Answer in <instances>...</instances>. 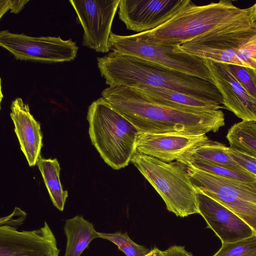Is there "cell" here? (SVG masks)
Segmentation results:
<instances>
[{"instance_id":"obj_16","label":"cell","mask_w":256,"mask_h":256,"mask_svg":"<svg viewBox=\"0 0 256 256\" xmlns=\"http://www.w3.org/2000/svg\"><path fill=\"white\" fill-rule=\"evenodd\" d=\"M10 109V116L20 149L29 166H34L43 146L40 124L30 114L28 105L21 98L12 102Z\"/></svg>"},{"instance_id":"obj_21","label":"cell","mask_w":256,"mask_h":256,"mask_svg":"<svg viewBox=\"0 0 256 256\" xmlns=\"http://www.w3.org/2000/svg\"><path fill=\"white\" fill-rule=\"evenodd\" d=\"M230 148L256 157V122L242 120L232 126L226 136Z\"/></svg>"},{"instance_id":"obj_1","label":"cell","mask_w":256,"mask_h":256,"mask_svg":"<svg viewBox=\"0 0 256 256\" xmlns=\"http://www.w3.org/2000/svg\"><path fill=\"white\" fill-rule=\"evenodd\" d=\"M102 96L141 132L206 134L216 132L225 125L224 114L220 110L192 111L166 107L134 88L108 86Z\"/></svg>"},{"instance_id":"obj_23","label":"cell","mask_w":256,"mask_h":256,"mask_svg":"<svg viewBox=\"0 0 256 256\" xmlns=\"http://www.w3.org/2000/svg\"><path fill=\"white\" fill-rule=\"evenodd\" d=\"M98 238L108 240L123 252L126 256H146L150 250L145 246L134 242L127 232L104 233L98 232Z\"/></svg>"},{"instance_id":"obj_12","label":"cell","mask_w":256,"mask_h":256,"mask_svg":"<svg viewBox=\"0 0 256 256\" xmlns=\"http://www.w3.org/2000/svg\"><path fill=\"white\" fill-rule=\"evenodd\" d=\"M60 250L48 224L38 229L18 231L0 226V256H59Z\"/></svg>"},{"instance_id":"obj_19","label":"cell","mask_w":256,"mask_h":256,"mask_svg":"<svg viewBox=\"0 0 256 256\" xmlns=\"http://www.w3.org/2000/svg\"><path fill=\"white\" fill-rule=\"evenodd\" d=\"M36 165L42 174L54 205L62 212L68 197V191L64 190L60 174V168L56 158H45L40 155Z\"/></svg>"},{"instance_id":"obj_3","label":"cell","mask_w":256,"mask_h":256,"mask_svg":"<svg viewBox=\"0 0 256 256\" xmlns=\"http://www.w3.org/2000/svg\"><path fill=\"white\" fill-rule=\"evenodd\" d=\"M254 6L242 8L228 0L203 6L192 2L160 26L140 32L151 41L174 45L224 28L253 22Z\"/></svg>"},{"instance_id":"obj_26","label":"cell","mask_w":256,"mask_h":256,"mask_svg":"<svg viewBox=\"0 0 256 256\" xmlns=\"http://www.w3.org/2000/svg\"><path fill=\"white\" fill-rule=\"evenodd\" d=\"M236 56L242 66L250 58H256V33L252 36L238 49Z\"/></svg>"},{"instance_id":"obj_15","label":"cell","mask_w":256,"mask_h":256,"mask_svg":"<svg viewBox=\"0 0 256 256\" xmlns=\"http://www.w3.org/2000/svg\"><path fill=\"white\" fill-rule=\"evenodd\" d=\"M225 108L242 120L256 122V99L250 96L230 70L228 64L205 60Z\"/></svg>"},{"instance_id":"obj_2","label":"cell","mask_w":256,"mask_h":256,"mask_svg":"<svg viewBox=\"0 0 256 256\" xmlns=\"http://www.w3.org/2000/svg\"><path fill=\"white\" fill-rule=\"evenodd\" d=\"M101 75L109 86H150L170 89L223 104V98L212 83L136 56L112 52L98 58Z\"/></svg>"},{"instance_id":"obj_9","label":"cell","mask_w":256,"mask_h":256,"mask_svg":"<svg viewBox=\"0 0 256 256\" xmlns=\"http://www.w3.org/2000/svg\"><path fill=\"white\" fill-rule=\"evenodd\" d=\"M256 33V28L252 23L240 24L197 37L181 44L179 48L185 52L214 62L242 66L236 54Z\"/></svg>"},{"instance_id":"obj_13","label":"cell","mask_w":256,"mask_h":256,"mask_svg":"<svg viewBox=\"0 0 256 256\" xmlns=\"http://www.w3.org/2000/svg\"><path fill=\"white\" fill-rule=\"evenodd\" d=\"M208 140L206 134L138 132L136 140V152L170 162L180 160L189 150Z\"/></svg>"},{"instance_id":"obj_24","label":"cell","mask_w":256,"mask_h":256,"mask_svg":"<svg viewBox=\"0 0 256 256\" xmlns=\"http://www.w3.org/2000/svg\"><path fill=\"white\" fill-rule=\"evenodd\" d=\"M213 256H256V234L234 242L223 244Z\"/></svg>"},{"instance_id":"obj_18","label":"cell","mask_w":256,"mask_h":256,"mask_svg":"<svg viewBox=\"0 0 256 256\" xmlns=\"http://www.w3.org/2000/svg\"><path fill=\"white\" fill-rule=\"evenodd\" d=\"M64 230L66 238L64 256H80L90 242L98 238L94 224L82 216L66 220Z\"/></svg>"},{"instance_id":"obj_11","label":"cell","mask_w":256,"mask_h":256,"mask_svg":"<svg viewBox=\"0 0 256 256\" xmlns=\"http://www.w3.org/2000/svg\"><path fill=\"white\" fill-rule=\"evenodd\" d=\"M192 2L190 0H120V19L128 30H152Z\"/></svg>"},{"instance_id":"obj_8","label":"cell","mask_w":256,"mask_h":256,"mask_svg":"<svg viewBox=\"0 0 256 256\" xmlns=\"http://www.w3.org/2000/svg\"><path fill=\"white\" fill-rule=\"evenodd\" d=\"M0 46L20 60L44 62L74 60L78 47L72 39L60 36H32L14 34L8 30L0 32Z\"/></svg>"},{"instance_id":"obj_7","label":"cell","mask_w":256,"mask_h":256,"mask_svg":"<svg viewBox=\"0 0 256 256\" xmlns=\"http://www.w3.org/2000/svg\"><path fill=\"white\" fill-rule=\"evenodd\" d=\"M184 165L194 189L230 210L256 234V180L243 181L224 178L190 164Z\"/></svg>"},{"instance_id":"obj_34","label":"cell","mask_w":256,"mask_h":256,"mask_svg":"<svg viewBox=\"0 0 256 256\" xmlns=\"http://www.w3.org/2000/svg\"><path fill=\"white\" fill-rule=\"evenodd\" d=\"M246 155L248 159H250V160L254 162L255 164H256V157L250 156L246 154Z\"/></svg>"},{"instance_id":"obj_31","label":"cell","mask_w":256,"mask_h":256,"mask_svg":"<svg viewBox=\"0 0 256 256\" xmlns=\"http://www.w3.org/2000/svg\"><path fill=\"white\" fill-rule=\"evenodd\" d=\"M146 256H166L164 251H162L157 248L151 250Z\"/></svg>"},{"instance_id":"obj_27","label":"cell","mask_w":256,"mask_h":256,"mask_svg":"<svg viewBox=\"0 0 256 256\" xmlns=\"http://www.w3.org/2000/svg\"><path fill=\"white\" fill-rule=\"evenodd\" d=\"M26 213L18 207H15L10 215L2 217L0 219V226H7L14 229L23 224L26 218Z\"/></svg>"},{"instance_id":"obj_28","label":"cell","mask_w":256,"mask_h":256,"mask_svg":"<svg viewBox=\"0 0 256 256\" xmlns=\"http://www.w3.org/2000/svg\"><path fill=\"white\" fill-rule=\"evenodd\" d=\"M228 152L230 157L245 170L256 176V164L248 159L246 155L230 147Z\"/></svg>"},{"instance_id":"obj_25","label":"cell","mask_w":256,"mask_h":256,"mask_svg":"<svg viewBox=\"0 0 256 256\" xmlns=\"http://www.w3.org/2000/svg\"><path fill=\"white\" fill-rule=\"evenodd\" d=\"M232 75L247 92L256 99V70L237 64H228Z\"/></svg>"},{"instance_id":"obj_4","label":"cell","mask_w":256,"mask_h":256,"mask_svg":"<svg viewBox=\"0 0 256 256\" xmlns=\"http://www.w3.org/2000/svg\"><path fill=\"white\" fill-rule=\"evenodd\" d=\"M86 118L92 144L104 162L116 170L126 166L136 152L138 129L102 97L89 106Z\"/></svg>"},{"instance_id":"obj_5","label":"cell","mask_w":256,"mask_h":256,"mask_svg":"<svg viewBox=\"0 0 256 256\" xmlns=\"http://www.w3.org/2000/svg\"><path fill=\"white\" fill-rule=\"evenodd\" d=\"M130 162L164 200L167 210L180 218L198 214L195 190L184 166L135 152Z\"/></svg>"},{"instance_id":"obj_17","label":"cell","mask_w":256,"mask_h":256,"mask_svg":"<svg viewBox=\"0 0 256 256\" xmlns=\"http://www.w3.org/2000/svg\"><path fill=\"white\" fill-rule=\"evenodd\" d=\"M152 101L162 106L182 110H218L222 106L184 93L167 88L143 86L134 88Z\"/></svg>"},{"instance_id":"obj_20","label":"cell","mask_w":256,"mask_h":256,"mask_svg":"<svg viewBox=\"0 0 256 256\" xmlns=\"http://www.w3.org/2000/svg\"><path fill=\"white\" fill-rule=\"evenodd\" d=\"M228 148L222 143L208 140L189 150L176 162L200 159L226 165L240 171L248 172L230 157L228 152Z\"/></svg>"},{"instance_id":"obj_10","label":"cell","mask_w":256,"mask_h":256,"mask_svg":"<svg viewBox=\"0 0 256 256\" xmlns=\"http://www.w3.org/2000/svg\"><path fill=\"white\" fill-rule=\"evenodd\" d=\"M120 0H70L84 30L82 44L96 52H109L111 28Z\"/></svg>"},{"instance_id":"obj_33","label":"cell","mask_w":256,"mask_h":256,"mask_svg":"<svg viewBox=\"0 0 256 256\" xmlns=\"http://www.w3.org/2000/svg\"><path fill=\"white\" fill-rule=\"evenodd\" d=\"M254 12L253 16V25L256 28V2L254 4Z\"/></svg>"},{"instance_id":"obj_32","label":"cell","mask_w":256,"mask_h":256,"mask_svg":"<svg viewBox=\"0 0 256 256\" xmlns=\"http://www.w3.org/2000/svg\"><path fill=\"white\" fill-rule=\"evenodd\" d=\"M246 66L256 70V58H249L245 63Z\"/></svg>"},{"instance_id":"obj_29","label":"cell","mask_w":256,"mask_h":256,"mask_svg":"<svg viewBox=\"0 0 256 256\" xmlns=\"http://www.w3.org/2000/svg\"><path fill=\"white\" fill-rule=\"evenodd\" d=\"M28 2L26 0H0V18L8 10H10L11 13L18 14Z\"/></svg>"},{"instance_id":"obj_6","label":"cell","mask_w":256,"mask_h":256,"mask_svg":"<svg viewBox=\"0 0 256 256\" xmlns=\"http://www.w3.org/2000/svg\"><path fill=\"white\" fill-rule=\"evenodd\" d=\"M180 45L158 43L140 33L120 36L111 32L110 50L144 59L214 84L205 60L182 51Z\"/></svg>"},{"instance_id":"obj_30","label":"cell","mask_w":256,"mask_h":256,"mask_svg":"<svg viewBox=\"0 0 256 256\" xmlns=\"http://www.w3.org/2000/svg\"><path fill=\"white\" fill-rule=\"evenodd\" d=\"M166 256H194L190 252L186 250L184 246H172L164 250Z\"/></svg>"},{"instance_id":"obj_14","label":"cell","mask_w":256,"mask_h":256,"mask_svg":"<svg viewBox=\"0 0 256 256\" xmlns=\"http://www.w3.org/2000/svg\"><path fill=\"white\" fill-rule=\"evenodd\" d=\"M194 190L198 214L222 244L241 240L254 234L250 226L230 210L199 190Z\"/></svg>"},{"instance_id":"obj_22","label":"cell","mask_w":256,"mask_h":256,"mask_svg":"<svg viewBox=\"0 0 256 256\" xmlns=\"http://www.w3.org/2000/svg\"><path fill=\"white\" fill-rule=\"evenodd\" d=\"M179 162L183 164H190L199 170L224 178L243 181L256 180V176L252 173L240 171L226 165L208 160L192 159Z\"/></svg>"}]
</instances>
